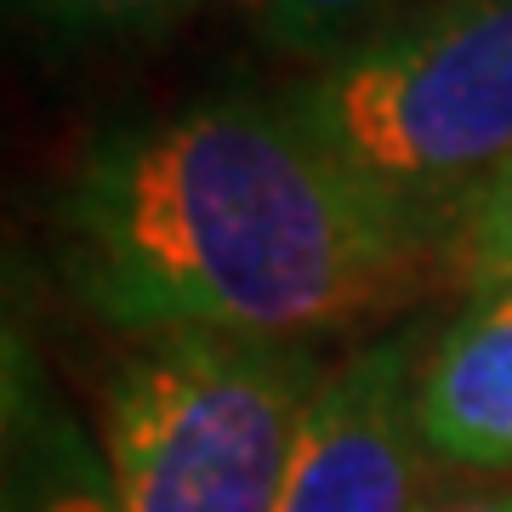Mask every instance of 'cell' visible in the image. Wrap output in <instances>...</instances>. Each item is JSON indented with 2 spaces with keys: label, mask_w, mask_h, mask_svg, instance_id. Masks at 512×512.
<instances>
[{
  "label": "cell",
  "mask_w": 512,
  "mask_h": 512,
  "mask_svg": "<svg viewBox=\"0 0 512 512\" xmlns=\"http://www.w3.org/2000/svg\"><path fill=\"white\" fill-rule=\"evenodd\" d=\"M57 239L69 291L131 336L308 342L399 302L433 256L291 97L256 92L103 131Z\"/></svg>",
  "instance_id": "6da1fadb"
},
{
  "label": "cell",
  "mask_w": 512,
  "mask_h": 512,
  "mask_svg": "<svg viewBox=\"0 0 512 512\" xmlns=\"http://www.w3.org/2000/svg\"><path fill=\"white\" fill-rule=\"evenodd\" d=\"M427 251L512 171V0H410L285 92Z\"/></svg>",
  "instance_id": "7a4b0ae2"
},
{
  "label": "cell",
  "mask_w": 512,
  "mask_h": 512,
  "mask_svg": "<svg viewBox=\"0 0 512 512\" xmlns=\"http://www.w3.org/2000/svg\"><path fill=\"white\" fill-rule=\"evenodd\" d=\"M325 365L308 342L171 330L114 370L103 467L120 512H279Z\"/></svg>",
  "instance_id": "3957f363"
},
{
  "label": "cell",
  "mask_w": 512,
  "mask_h": 512,
  "mask_svg": "<svg viewBox=\"0 0 512 512\" xmlns=\"http://www.w3.org/2000/svg\"><path fill=\"white\" fill-rule=\"evenodd\" d=\"M416 370L404 336H382L325 370L279 512H427V433L416 416Z\"/></svg>",
  "instance_id": "277c9868"
},
{
  "label": "cell",
  "mask_w": 512,
  "mask_h": 512,
  "mask_svg": "<svg viewBox=\"0 0 512 512\" xmlns=\"http://www.w3.org/2000/svg\"><path fill=\"white\" fill-rule=\"evenodd\" d=\"M427 450L467 473H512V285L473 291L416 370Z\"/></svg>",
  "instance_id": "5b68a950"
},
{
  "label": "cell",
  "mask_w": 512,
  "mask_h": 512,
  "mask_svg": "<svg viewBox=\"0 0 512 512\" xmlns=\"http://www.w3.org/2000/svg\"><path fill=\"white\" fill-rule=\"evenodd\" d=\"M6 512H120L109 467L86 456L74 427H40L12 444V478H6Z\"/></svg>",
  "instance_id": "8992f818"
},
{
  "label": "cell",
  "mask_w": 512,
  "mask_h": 512,
  "mask_svg": "<svg viewBox=\"0 0 512 512\" xmlns=\"http://www.w3.org/2000/svg\"><path fill=\"white\" fill-rule=\"evenodd\" d=\"M239 6H245V18L256 23V35L274 52L325 63L342 46L365 40L393 12H404L410 0H239Z\"/></svg>",
  "instance_id": "52a82bcc"
},
{
  "label": "cell",
  "mask_w": 512,
  "mask_h": 512,
  "mask_svg": "<svg viewBox=\"0 0 512 512\" xmlns=\"http://www.w3.org/2000/svg\"><path fill=\"white\" fill-rule=\"evenodd\" d=\"M444 256H450V268L461 274L467 291L512 285V171L478 200V211L461 222L456 245Z\"/></svg>",
  "instance_id": "ba28073f"
},
{
  "label": "cell",
  "mask_w": 512,
  "mask_h": 512,
  "mask_svg": "<svg viewBox=\"0 0 512 512\" xmlns=\"http://www.w3.org/2000/svg\"><path fill=\"white\" fill-rule=\"evenodd\" d=\"M40 18L63 23V29H103V35H143L165 29L200 0H29Z\"/></svg>",
  "instance_id": "9c48e42d"
},
{
  "label": "cell",
  "mask_w": 512,
  "mask_h": 512,
  "mask_svg": "<svg viewBox=\"0 0 512 512\" xmlns=\"http://www.w3.org/2000/svg\"><path fill=\"white\" fill-rule=\"evenodd\" d=\"M439 512H512V490H501V495H473V501H450V507H439Z\"/></svg>",
  "instance_id": "30bf717a"
}]
</instances>
